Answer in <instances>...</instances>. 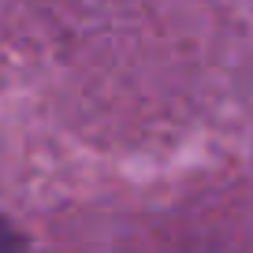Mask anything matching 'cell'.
Wrapping results in <instances>:
<instances>
[{"label": "cell", "mask_w": 253, "mask_h": 253, "mask_svg": "<svg viewBox=\"0 0 253 253\" xmlns=\"http://www.w3.org/2000/svg\"><path fill=\"white\" fill-rule=\"evenodd\" d=\"M0 253H26V242L4 216H0Z\"/></svg>", "instance_id": "obj_1"}]
</instances>
